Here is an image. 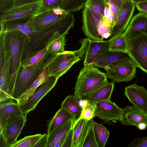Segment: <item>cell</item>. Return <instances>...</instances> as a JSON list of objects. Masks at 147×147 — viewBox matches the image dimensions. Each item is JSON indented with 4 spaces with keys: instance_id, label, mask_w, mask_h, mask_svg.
<instances>
[{
    "instance_id": "1",
    "label": "cell",
    "mask_w": 147,
    "mask_h": 147,
    "mask_svg": "<svg viewBox=\"0 0 147 147\" xmlns=\"http://www.w3.org/2000/svg\"><path fill=\"white\" fill-rule=\"evenodd\" d=\"M93 65L84 66L80 71L74 88V96L82 100L108 82L105 73Z\"/></svg>"
},
{
    "instance_id": "2",
    "label": "cell",
    "mask_w": 147,
    "mask_h": 147,
    "mask_svg": "<svg viewBox=\"0 0 147 147\" xmlns=\"http://www.w3.org/2000/svg\"><path fill=\"white\" fill-rule=\"evenodd\" d=\"M55 55L48 54L36 63L22 66L16 76L13 98L17 102L31 86L40 73Z\"/></svg>"
},
{
    "instance_id": "3",
    "label": "cell",
    "mask_w": 147,
    "mask_h": 147,
    "mask_svg": "<svg viewBox=\"0 0 147 147\" xmlns=\"http://www.w3.org/2000/svg\"><path fill=\"white\" fill-rule=\"evenodd\" d=\"M6 30L12 56L11 68L8 91L10 93H13L16 76L22 66V61L25 51L30 43L22 33L13 30Z\"/></svg>"
},
{
    "instance_id": "4",
    "label": "cell",
    "mask_w": 147,
    "mask_h": 147,
    "mask_svg": "<svg viewBox=\"0 0 147 147\" xmlns=\"http://www.w3.org/2000/svg\"><path fill=\"white\" fill-rule=\"evenodd\" d=\"M12 56L9 50L6 30L0 32V101L12 98L8 93L11 77Z\"/></svg>"
},
{
    "instance_id": "5",
    "label": "cell",
    "mask_w": 147,
    "mask_h": 147,
    "mask_svg": "<svg viewBox=\"0 0 147 147\" xmlns=\"http://www.w3.org/2000/svg\"><path fill=\"white\" fill-rule=\"evenodd\" d=\"M69 13L60 7H52L40 11L26 22L34 33L42 32L53 26Z\"/></svg>"
},
{
    "instance_id": "6",
    "label": "cell",
    "mask_w": 147,
    "mask_h": 147,
    "mask_svg": "<svg viewBox=\"0 0 147 147\" xmlns=\"http://www.w3.org/2000/svg\"><path fill=\"white\" fill-rule=\"evenodd\" d=\"M127 54L137 67L147 73V29L129 40Z\"/></svg>"
},
{
    "instance_id": "7",
    "label": "cell",
    "mask_w": 147,
    "mask_h": 147,
    "mask_svg": "<svg viewBox=\"0 0 147 147\" xmlns=\"http://www.w3.org/2000/svg\"><path fill=\"white\" fill-rule=\"evenodd\" d=\"M79 42L81 45L75 51L81 60H84V66L92 65L94 61L102 53L108 50L110 40H96L88 38H81Z\"/></svg>"
},
{
    "instance_id": "8",
    "label": "cell",
    "mask_w": 147,
    "mask_h": 147,
    "mask_svg": "<svg viewBox=\"0 0 147 147\" xmlns=\"http://www.w3.org/2000/svg\"><path fill=\"white\" fill-rule=\"evenodd\" d=\"M43 0L22 5L14 6L1 13L0 22L14 23H25L38 12Z\"/></svg>"
},
{
    "instance_id": "9",
    "label": "cell",
    "mask_w": 147,
    "mask_h": 147,
    "mask_svg": "<svg viewBox=\"0 0 147 147\" xmlns=\"http://www.w3.org/2000/svg\"><path fill=\"white\" fill-rule=\"evenodd\" d=\"M137 67L133 61L127 57L109 67L105 74L107 78L114 83L128 82L136 77Z\"/></svg>"
},
{
    "instance_id": "10",
    "label": "cell",
    "mask_w": 147,
    "mask_h": 147,
    "mask_svg": "<svg viewBox=\"0 0 147 147\" xmlns=\"http://www.w3.org/2000/svg\"><path fill=\"white\" fill-rule=\"evenodd\" d=\"M80 60L74 51H64L56 55L47 65L51 76L59 78Z\"/></svg>"
},
{
    "instance_id": "11",
    "label": "cell",
    "mask_w": 147,
    "mask_h": 147,
    "mask_svg": "<svg viewBox=\"0 0 147 147\" xmlns=\"http://www.w3.org/2000/svg\"><path fill=\"white\" fill-rule=\"evenodd\" d=\"M82 30L88 38L96 40H103L100 34L102 29L109 25L104 16L100 18L93 14L87 8L84 7L82 11Z\"/></svg>"
},
{
    "instance_id": "12",
    "label": "cell",
    "mask_w": 147,
    "mask_h": 147,
    "mask_svg": "<svg viewBox=\"0 0 147 147\" xmlns=\"http://www.w3.org/2000/svg\"><path fill=\"white\" fill-rule=\"evenodd\" d=\"M59 78L51 76L46 82L40 85L20 107L24 115L35 109L41 99L56 85Z\"/></svg>"
},
{
    "instance_id": "13",
    "label": "cell",
    "mask_w": 147,
    "mask_h": 147,
    "mask_svg": "<svg viewBox=\"0 0 147 147\" xmlns=\"http://www.w3.org/2000/svg\"><path fill=\"white\" fill-rule=\"evenodd\" d=\"M94 116L106 121H120L123 109L110 100L96 103L94 105Z\"/></svg>"
},
{
    "instance_id": "14",
    "label": "cell",
    "mask_w": 147,
    "mask_h": 147,
    "mask_svg": "<svg viewBox=\"0 0 147 147\" xmlns=\"http://www.w3.org/2000/svg\"><path fill=\"white\" fill-rule=\"evenodd\" d=\"M135 5L131 0H127L123 4L109 37L123 34L126 29L134 12Z\"/></svg>"
},
{
    "instance_id": "15",
    "label": "cell",
    "mask_w": 147,
    "mask_h": 147,
    "mask_svg": "<svg viewBox=\"0 0 147 147\" xmlns=\"http://www.w3.org/2000/svg\"><path fill=\"white\" fill-rule=\"evenodd\" d=\"M124 96L134 106L147 113V90L132 84L124 88Z\"/></svg>"
},
{
    "instance_id": "16",
    "label": "cell",
    "mask_w": 147,
    "mask_h": 147,
    "mask_svg": "<svg viewBox=\"0 0 147 147\" xmlns=\"http://www.w3.org/2000/svg\"><path fill=\"white\" fill-rule=\"evenodd\" d=\"M26 116L23 115L17 117L0 130V133L5 138L8 147H11L17 142V138L26 124Z\"/></svg>"
},
{
    "instance_id": "17",
    "label": "cell",
    "mask_w": 147,
    "mask_h": 147,
    "mask_svg": "<svg viewBox=\"0 0 147 147\" xmlns=\"http://www.w3.org/2000/svg\"><path fill=\"white\" fill-rule=\"evenodd\" d=\"M120 121L124 125L137 127L141 123H144L147 125V113L134 105H127L123 109Z\"/></svg>"
},
{
    "instance_id": "18",
    "label": "cell",
    "mask_w": 147,
    "mask_h": 147,
    "mask_svg": "<svg viewBox=\"0 0 147 147\" xmlns=\"http://www.w3.org/2000/svg\"><path fill=\"white\" fill-rule=\"evenodd\" d=\"M13 99L0 102V129L17 117L24 115L20 106Z\"/></svg>"
},
{
    "instance_id": "19",
    "label": "cell",
    "mask_w": 147,
    "mask_h": 147,
    "mask_svg": "<svg viewBox=\"0 0 147 147\" xmlns=\"http://www.w3.org/2000/svg\"><path fill=\"white\" fill-rule=\"evenodd\" d=\"M125 53L107 50L100 55L93 62L92 65L102 68L105 71L115 63L126 58Z\"/></svg>"
},
{
    "instance_id": "20",
    "label": "cell",
    "mask_w": 147,
    "mask_h": 147,
    "mask_svg": "<svg viewBox=\"0 0 147 147\" xmlns=\"http://www.w3.org/2000/svg\"><path fill=\"white\" fill-rule=\"evenodd\" d=\"M114 83L108 82L94 92L86 95L84 100L94 105L97 102L110 100L114 88Z\"/></svg>"
},
{
    "instance_id": "21",
    "label": "cell",
    "mask_w": 147,
    "mask_h": 147,
    "mask_svg": "<svg viewBox=\"0 0 147 147\" xmlns=\"http://www.w3.org/2000/svg\"><path fill=\"white\" fill-rule=\"evenodd\" d=\"M90 120L78 119L75 121L72 126L74 128L73 147H82Z\"/></svg>"
},
{
    "instance_id": "22",
    "label": "cell",
    "mask_w": 147,
    "mask_h": 147,
    "mask_svg": "<svg viewBox=\"0 0 147 147\" xmlns=\"http://www.w3.org/2000/svg\"><path fill=\"white\" fill-rule=\"evenodd\" d=\"M66 35L58 30L54 32L47 41L48 50L50 54L55 55L64 51Z\"/></svg>"
},
{
    "instance_id": "23",
    "label": "cell",
    "mask_w": 147,
    "mask_h": 147,
    "mask_svg": "<svg viewBox=\"0 0 147 147\" xmlns=\"http://www.w3.org/2000/svg\"><path fill=\"white\" fill-rule=\"evenodd\" d=\"M147 29V14L140 12L132 18L125 30L129 40L139 32Z\"/></svg>"
},
{
    "instance_id": "24",
    "label": "cell",
    "mask_w": 147,
    "mask_h": 147,
    "mask_svg": "<svg viewBox=\"0 0 147 147\" xmlns=\"http://www.w3.org/2000/svg\"><path fill=\"white\" fill-rule=\"evenodd\" d=\"M49 68L47 66L43 70L31 86L21 96L17 101L20 106L22 105L28 98L41 84L50 78Z\"/></svg>"
},
{
    "instance_id": "25",
    "label": "cell",
    "mask_w": 147,
    "mask_h": 147,
    "mask_svg": "<svg viewBox=\"0 0 147 147\" xmlns=\"http://www.w3.org/2000/svg\"><path fill=\"white\" fill-rule=\"evenodd\" d=\"M72 119H74L69 112L60 108L49 122L47 129L48 136L57 128Z\"/></svg>"
},
{
    "instance_id": "26",
    "label": "cell",
    "mask_w": 147,
    "mask_h": 147,
    "mask_svg": "<svg viewBox=\"0 0 147 147\" xmlns=\"http://www.w3.org/2000/svg\"><path fill=\"white\" fill-rule=\"evenodd\" d=\"M110 45L108 50L127 53L128 52L129 37L125 30L122 34L116 35L109 39Z\"/></svg>"
},
{
    "instance_id": "27",
    "label": "cell",
    "mask_w": 147,
    "mask_h": 147,
    "mask_svg": "<svg viewBox=\"0 0 147 147\" xmlns=\"http://www.w3.org/2000/svg\"><path fill=\"white\" fill-rule=\"evenodd\" d=\"M75 121L72 119L59 126L48 136L46 147H54L60 139L71 129Z\"/></svg>"
},
{
    "instance_id": "28",
    "label": "cell",
    "mask_w": 147,
    "mask_h": 147,
    "mask_svg": "<svg viewBox=\"0 0 147 147\" xmlns=\"http://www.w3.org/2000/svg\"><path fill=\"white\" fill-rule=\"evenodd\" d=\"M81 100L78 99L74 96L68 95L62 102L61 108L69 112L76 120L80 117L82 110V107L80 104Z\"/></svg>"
},
{
    "instance_id": "29",
    "label": "cell",
    "mask_w": 147,
    "mask_h": 147,
    "mask_svg": "<svg viewBox=\"0 0 147 147\" xmlns=\"http://www.w3.org/2000/svg\"><path fill=\"white\" fill-rule=\"evenodd\" d=\"M47 41L42 47L36 49L24 55L22 61V66H25L31 65L49 54L48 50Z\"/></svg>"
},
{
    "instance_id": "30",
    "label": "cell",
    "mask_w": 147,
    "mask_h": 147,
    "mask_svg": "<svg viewBox=\"0 0 147 147\" xmlns=\"http://www.w3.org/2000/svg\"><path fill=\"white\" fill-rule=\"evenodd\" d=\"M1 29L5 30H13L20 32L23 34L30 43L34 33L32 29L26 22L9 23L0 22Z\"/></svg>"
},
{
    "instance_id": "31",
    "label": "cell",
    "mask_w": 147,
    "mask_h": 147,
    "mask_svg": "<svg viewBox=\"0 0 147 147\" xmlns=\"http://www.w3.org/2000/svg\"><path fill=\"white\" fill-rule=\"evenodd\" d=\"M93 129L98 147H104L110 135L109 131L105 127L94 121Z\"/></svg>"
},
{
    "instance_id": "32",
    "label": "cell",
    "mask_w": 147,
    "mask_h": 147,
    "mask_svg": "<svg viewBox=\"0 0 147 147\" xmlns=\"http://www.w3.org/2000/svg\"><path fill=\"white\" fill-rule=\"evenodd\" d=\"M107 5L106 0H87L84 7L88 8L95 16L102 18L105 16Z\"/></svg>"
},
{
    "instance_id": "33",
    "label": "cell",
    "mask_w": 147,
    "mask_h": 147,
    "mask_svg": "<svg viewBox=\"0 0 147 147\" xmlns=\"http://www.w3.org/2000/svg\"><path fill=\"white\" fill-rule=\"evenodd\" d=\"M43 134H37L25 136L17 141L11 147H33Z\"/></svg>"
},
{
    "instance_id": "34",
    "label": "cell",
    "mask_w": 147,
    "mask_h": 147,
    "mask_svg": "<svg viewBox=\"0 0 147 147\" xmlns=\"http://www.w3.org/2000/svg\"><path fill=\"white\" fill-rule=\"evenodd\" d=\"M94 121L90 120L89 126L86 136L82 147H98L96 141L93 129Z\"/></svg>"
},
{
    "instance_id": "35",
    "label": "cell",
    "mask_w": 147,
    "mask_h": 147,
    "mask_svg": "<svg viewBox=\"0 0 147 147\" xmlns=\"http://www.w3.org/2000/svg\"><path fill=\"white\" fill-rule=\"evenodd\" d=\"M69 1V0H43L42 5L39 11L52 7H60L66 10Z\"/></svg>"
},
{
    "instance_id": "36",
    "label": "cell",
    "mask_w": 147,
    "mask_h": 147,
    "mask_svg": "<svg viewBox=\"0 0 147 147\" xmlns=\"http://www.w3.org/2000/svg\"><path fill=\"white\" fill-rule=\"evenodd\" d=\"M94 105L89 103L86 100L85 104L82 105V109L80 117L78 119H83L90 120L94 116Z\"/></svg>"
},
{
    "instance_id": "37",
    "label": "cell",
    "mask_w": 147,
    "mask_h": 147,
    "mask_svg": "<svg viewBox=\"0 0 147 147\" xmlns=\"http://www.w3.org/2000/svg\"><path fill=\"white\" fill-rule=\"evenodd\" d=\"M127 0H106L107 4L113 13L115 23L123 4Z\"/></svg>"
},
{
    "instance_id": "38",
    "label": "cell",
    "mask_w": 147,
    "mask_h": 147,
    "mask_svg": "<svg viewBox=\"0 0 147 147\" xmlns=\"http://www.w3.org/2000/svg\"><path fill=\"white\" fill-rule=\"evenodd\" d=\"M87 0H69V4L66 9L68 12H76L84 7Z\"/></svg>"
},
{
    "instance_id": "39",
    "label": "cell",
    "mask_w": 147,
    "mask_h": 147,
    "mask_svg": "<svg viewBox=\"0 0 147 147\" xmlns=\"http://www.w3.org/2000/svg\"><path fill=\"white\" fill-rule=\"evenodd\" d=\"M104 16L106 21L112 31L115 24V22L113 13L107 4L105 11Z\"/></svg>"
},
{
    "instance_id": "40",
    "label": "cell",
    "mask_w": 147,
    "mask_h": 147,
    "mask_svg": "<svg viewBox=\"0 0 147 147\" xmlns=\"http://www.w3.org/2000/svg\"><path fill=\"white\" fill-rule=\"evenodd\" d=\"M128 147H147V137L135 138L128 145Z\"/></svg>"
},
{
    "instance_id": "41",
    "label": "cell",
    "mask_w": 147,
    "mask_h": 147,
    "mask_svg": "<svg viewBox=\"0 0 147 147\" xmlns=\"http://www.w3.org/2000/svg\"><path fill=\"white\" fill-rule=\"evenodd\" d=\"M73 135L74 128L72 127L68 132L61 147H73Z\"/></svg>"
},
{
    "instance_id": "42",
    "label": "cell",
    "mask_w": 147,
    "mask_h": 147,
    "mask_svg": "<svg viewBox=\"0 0 147 147\" xmlns=\"http://www.w3.org/2000/svg\"><path fill=\"white\" fill-rule=\"evenodd\" d=\"M15 0H0V12L1 13L14 6Z\"/></svg>"
},
{
    "instance_id": "43",
    "label": "cell",
    "mask_w": 147,
    "mask_h": 147,
    "mask_svg": "<svg viewBox=\"0 0 147 147\" xmlns=\"http://www.w3.org/2000/svg\"><path fill=\"white\" fill-rule=\"evenodd\" d=\"M48 135L46 134H43L41 137L38 141L33 147H46Z\"/></svg>"
},
{
    "instance_id": "44",
    "label": "cell",
    "mask_w": 147,
    "mask_h": 147,
    "mask_svg": "<svg viewBox=\"0 0 147 147\" xmlns=\"http://www.w3.org/2000/svg\"><path fill=\"white\" fill-rule=\"evenodd\" d=\"M135 4L140 12L147 14V1L136 3Z\"/></svg>"
},
{
    "instance_id": "45",
    "label": "cell",
    "mask_w": 147,
    "mask_h": 147,
    "mask_svg": "<svg viewBox=\"0 0 147 147\" xmlns=\"http://www.w3.org/2000/svg\"><path fill=\"white\" fill-rule=\"evenodd\" d=\"M42 0H15L14 6H17Z\"/></svg>"
},
{
    "instance_id": "46",
    "label": "cell",
    "mask_w": 147,
    "mask_h": 147,
    "mask_svg": "<svg viewBox=\"0 0 147 147\" xmlns=\"http://www.w3.org/2000/svg\"><path fill=\"white\" fill-rule=\"evenodd\" d=\"M68 132L65 134L55 144L54 147H61L63 144L66 137L67 136Z\"/></svg>"
},
{
    "instance_id": "47",
    "label": "cell",
    "mask_w": 147,
    "mask_h": 147,
    "mask_svg": "<svg viewBox=\"0 0 147 147\" xmlns=\"http://www.w3.org/2000/svg\"><path fill=\"white\" fill-rule=\"evenodd\" d=\"M0 147H8L6 141L1 133H0Z\"/></svg>"
},
{
    "instance_id": "48",
    "label": "cell",
    "mask_w": 147,
    "mask_h": 147,
    "mask_svg": "<svg viewBox=\"0 0 147 147\" xmlns=\"http://www.w3.org/2000/svg\"><path fill=\"white\" fill-rule=\"evenodd\" d=\"M136 127L140 130H143L146 128L147 125L144 123H141L139 124Z\"/></svg>"
},
{
    "instance_id": "49",
    "label": "cell",
    "mask_w": 147,
    "mask_h": 147,
    "mask_svg": "<svg viewBox=\"0 0 147 147\" xmlns=\"http://www.w3.org/2000/svg\"><path fill=\"white\" fill-rule=\"evenodd\" d=\"M134 4L147 1V0H131Z\"/></svg>"
}]
</instances>
